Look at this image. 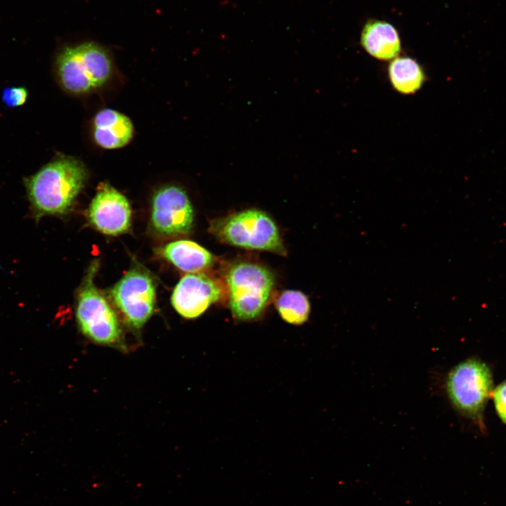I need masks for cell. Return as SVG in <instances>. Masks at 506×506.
<instances>
[{"label": "cell", "mask_w": 506, "mask_h": 506, "mask_svg": "<svg viewBox=\"0 0 506 506\" xmlns=\"http://www.w3.org/2000/svg\"><path fill=\"white\" fill-rule=\"evenodd\" d=\"M89 223L108 235L126 232L131 226V210L126 197L108 183H101L87 212Z\"/></svg>", "instance_id": "cell-10"}, {"label": "cell", "mask_w": 506, "mask_h": 506, "mask_svg": "<svg viewBox=\"0 0 506 506\" xmlns=\"http://www.w3.org/2000/svg\"><path fill=\"white\" fill-rule=\"evenodd\" d=\"M110 293L130 327L139 330L151 317L155 304V285L146 270L139 266L131 268L115 285Z\"/></svg>", "instance_id": "cell-7"}, {"label": "cell", "mask_w": 506, "mask_h": 506, "mask_svg": "<svg viewBox=\"0 0 506 506\" xmlns=\"http://www.w3.org/2000/svg\"><path fill=\"white\" fill-rule=\"evenodd\" d=\"M446 391L450 401L462 415L483 426V415L493 393V376L482 361L465 360L449 372Z\"/></svg>", "instance_id": "cell-6"}, {"label": "cell", "mask_w": 506, "mask_h": 506, "mask_svg": "<svg viewBox=\"0 0 506 506\" xmlns=\"http://www.w3.org/2000/svg\"><path fill=\"white\" fill-rule=\"evenodd\" d=\"M492 394L496 413L506 424V379L495 387Z\"/></svg>", "instance_id": "cell-17"}, {"label": "cell", "mask_w": 506, "mask_h": 506, "mask_svg": "<svg viewBox=\"0 0 506 506\" xmlns=\"http://www.w3.org/2000/svg\"><path fill=\"white\" fill-rule=\"evenodd\" d=\"M157 253L180 270L188 273H201L207 270L215 261L210 252L188 240L167 243L159 248Z\"/></svg>", "instance_id": "cell-12"}, {"label": "cell", "mask_w": 506, "mask_h": 506, "mask_svg": "<svg viewBox=\"0 0 506 506\" xmlns=\"http://www.w3.org/2000/svg\"><path fill=\"white\" fill-rule=\"evenodd\" d=\"M89 177L78 158L59 155L24 179L32 214L37 221L44 216L63 215L71 209Z\"/></svg>", "instance_id": "cell-1"}, {"label": "cell", "mask_w": 506, "mask_h": 506, "mask_svg": "<svg viewBox=\"0 0 506 506\" xmlns=\"http://www.w3.org/2000/svg\"><path fill=\"white\" fill-rule=\"evenodd\" d=\"M134 135V126L126 115L113 109L100 110L93 120V136L100 147L114 150L127 145Z\"/></svg>", "instance_id": "cell-11"}, {"label": "cell", "mask_w": 506, "mask_h": 506, "mask_svg": "<svg viewBox=\"0 0 506 506\" xmlns=\"http://www.w3.org/2000/svg\"><path fill=\"white\" fill-rule=\"evenodd\" d=\"M28 98V91L23 86H9L2 92V101L6 106L16 108L23 105Z\"/></svg>", "instance_id": "cell-16"}, {"label": "cell", "mask_w": 506, "mask_h": 506, "mask_svg": "<svg viewBox=\"0 0 506 506\" xmlns=\"http://www.w3.org/2000/svg\"><path fill=\"white\" fill-rule=\"evenodd\" d=\"M227 292L226 283L203 272L188 273L176 285L171 298L176 312L186 318L202 315Z\"/></svg>", "instance_id": "cell-9"}, {"label": "cell", "mask_w": 506, "mask_h": 506, "mask_svg": "<svg viewBox=\"0 0 506 506\" xmlns=\"http://www.w3.org/2000/svg\"><path fill=\"white\" fill-rule=\"evenodd\" d=\"M225 283L232 315L237 320L249 321L263 313L274 289L275 279L265 266L240 261L228 268Z\"/></svg>", "instance_id": "cell-5"}, {"label": "cell", "mask_w": 506, "mask_h": 506, "mask_svg": "<svg viewBox=\"0 0 506 506\" xmlns=\"http://www.w3.org/2000/svg\"><path fill=\"white\" fill-rule=\"evenodd\" d=\"M361 42L365 50L379 60L396 57L401 50V42L396 29L389 23L372 20L364 26Z\"/></svg>", "instance_id": "cell-13"}, {"label": "cell", "mask_w": 506, "mask_h": 506, "mask_svg": "<svg viewBox=\"0 0 506 506\" xmlns=\"http://www.w3.org/2000/svg\"><path fill=\"white\" fill-rule=\"evenodd\" d=\"M98 267V261L94 260L78 292L76 318L79 327L96 344L124 350L123 331L117 316L93 283Z\"/></svg>", "instance_id": "cell-3"}, {"label": "cell", "mask_w": 506, "mask_h": 506, "mask_svg": "<svg viewBox=\"0 0 506 506\" xmlns=\"http://www.w3.org/2000/svg\"><path fill=\"white\" fill-rule=\"evenodd\" d=\"M209 231L219 241L230 245L282 256L287 254L275 223L259 209H246L214 219Z\"/></svg>", "instance_id": "cell-4"}, {"label": "cell", "mask_w": 506, "mask_h": 506, "mask_svg": "<svg viewBox=\"0 0 506 506\" xmlns=\"http://www.w3.org/2000/svg\"><path fill=\"white\" fill-rule=\"evenodd\" d=\"M151 225L157 233L178 236L189 233L193 226L194 212L186 192L180 186L167 185L153 195Z\"/></svg>", "instance_id": "cell-8"}, {"label": "cell", "mask_w": 506, "mask_h": 506, "mask_svg": "<svg viewBox=\"0 0 506 506\" xmlns=\"http://www.w3.org/2000/svg\"><path fill=\"white\" fill-rule=\"evenodd\" d=\"M389 76L394 88L400 93L409 94L422 86L424 75L420 65L408 57L394 59L389 66Z\"/></svg>", "instance_id": "cell-14"}, {"label": "cell", "mask_w": 506, "mask_h": 506, "mask_svg": "<svg viewBox=\"0 0 506 506\" xmlns=\"http://www.w3.org/2000/svg\"><path fill=\"white\" fill-rule=\"evenodd\" d=\"M275 307L281 318L293 325L306 322L311 309L308 297L297 290L284 291L277 299Z\"/></svg>", "instance_id": "cell-15"}, {"label": "cell", "mask_w": 506, "mask_h": 506, "mask_svg": "<svg viewBox=\"0 0 506 506\" xmlns=\"http://www.w3.org/2000/svg\"><path fill=\"white\" fill-rule=\"evenodd\" d=\"M55 65L60 85L74 94L86 93L100 88L112 73L109 51L93 41L63 46L56 55Z\"/></svg>", "instance_id": "cell-2"}]
</instances>
